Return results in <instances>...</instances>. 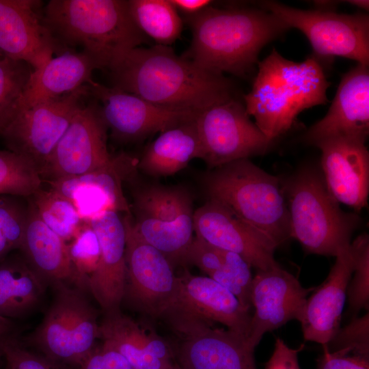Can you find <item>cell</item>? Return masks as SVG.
<instances>
[{
	"label": "cell",
	"mask_w": 369,
	"mask_h": 369,
	"mask_svg": "<svg viewBox=\"0 0 369 369\" xmlns=\"http://www.w3.org/2000/svg\"><path fill=\"white\" fill-rule=\"evenodd\" d=\"M108 71L112 87L172 111L198 114L233 98L223 74L198 67L169 46L133 49Z\"/></svg>",
	"instance_id": "6da1fadb"
},
{
	"label": "cell",
	"mask_w": 369,
	"mask_h": 369,
	"mask_svg": "<svg viewBox=\"0 0 369 369\" xmlns=\"http://www.w3.org/2000/svg\"><path fill=\"white\" fill-rule=\"evenodd\" d=\"M99 332L102 342L123 355L133 369H165L174 363V350L166 340L120 310L105 314Z\"/></svg>",
	"instance_id": "484cf974"
},
{
	"label": "cell",
	"mask_w": 369,
	"mask_h": 369,
	"mask_svg": "<svg viewBox=\"0 0 369 369\" xmlns=\"http://www.w3.org/2000/svg\"><path fill=\"white\" fill-rule=\"evenodd\" d=\"M133 227L174 266L185 263L194 238L193 200L179 186L148 185L134 193Z\"/></svg>",
	"instance_id": "ba28073f"
},
{
	"label": "cell",
	"mask_w": 369,
	"mask_h": 369,
	"mask_svg": "<svg viewBox=\"0 0 369 369\" xmlns=\"http://www.w3.org/2000/svg\"><path fill=\"white\" fill-rule=\"evenodd\" d=\"M368 132V66L357 64L344 75L327 114L307 131L305 140L314 146L336 137L366 142Z\"/></svg>",
	"instance_id": "ffe728a7"
},
{
	"label": "cell",
	"mask_w": 369,
	"mask_h": 369,
	"mask_svg": "<svg viewBox=\"0 0 369 369\" xmlns=\"http://www.w3.org/2000/svg\"><path fill=\"white\" fill-rule=\"evenodd\" d=\"M185 19L192 40L182 56L205 70L238 76L253 68L264 46L290 29L263 9L208 6Z\"/></svg>",
	"instance_id": "7a4b0ae2"
},
{
	"label": "cell",
	"mask_w": 369,
	"mask_h": 369,
	"mask_svg": "<svg viewBox=\"0 0 369 369\" xmlns=\"http://www.w3.org/2000/svg\"><path fill=\"white\" fill-rule=\"evenodd\" d=\"M47 286L23 257L0 261V314L12 320L24 316L40 302Z\"/></svg>",
	"instance_id": "f1b7e54d"
},
{
	"label": "cell",
	"mask_w": 369,
	"mask_h": 369,
	"mask_svg": "<svg viewBox=\"0 0 369 369\" xmlns=\"http://www.w3.org/2000/svg\"><path fill=\"white\" fill-rule=\"evenodd\" d=\"M176 10H179L186 16H192L201 12L212 3L209 0H169Z\"/></svg>",
	"instance_id": "7bdbcfd3"
},
{
	"label": "cell",
	"mask_w": 369,
	"mask_h": 369,
	"mask_svg": "<svg viewBox=\"0 0 369 369\" xmlns=\"http://www.w3.org/2000/svg\"><path fill=\"white\" fill-rule=\"evenodd\" d=\"M329 86L317 57L295 62L273 49L258 63L251 90L244 96L245 107L271 142L291 128L301 111L326 104Z\"/></svg>",
	"instance_id": "277c9868"
},
{
	"label": "cell",
	"mask_w": 369,
	"mask_h": 369,
	"mask_svg": "<svg viewBox=\"0 0 369 369\" xmlns=\"http://www.w3.org/2000/svg\"><path fill=\"white\" fill-rule=\"evenodd\" d=\"M27 63L0 57V135L20 109L22 96L33 70Z\"/></svg>",
	"instance_id": "d6a6232c"
},
{
	"label": "cell",
	"mask_w": 369,
	"mask_h": 369,
	"mask_svg": "<svg viewBox=\"0 0 369 369\" xmlns=\"http://www.w3.org/2000/svg\"><path fill=\"white\" fill-rule=\"evenodd\" d=\"M18 329L14 320L0 314V357L3 356L5 348L18 340Z\"/></svg>",
	"instance_id": "b9f144b4"
},
{
	"label": "cell",
	"mask_w": 369,
	"mask_h": 369,
	"mask_svg": "<svg viewBox=\"0 0 369 369\" xmlns=\"http://www.w3.org/2000/svg\"><path fill=\"white\" fill-rule=\"evenodd\" d=\"M3 357L6 369H71L42 354L29 351L20 343L19 340L5 348Z\"/></svg>",
	"instance_id": "74e56055"
},
{
	"label": "cell",
	"mask_w": 369,
	"mask_h": 369,
	"mask_svg": "<svg viewBox=\"0 0 369 369\" xmlns=\"http://www.w3.org/2000/svg\"><path fill=\"white\" fill-rule=\"evenodd\" d=\"M202 185L208 200L223 205L277 247L290 238L287 202L278 178L248 159L210 169Z\"/></svg>",
	"instance_id": "5b68a950"
},
{
	"label": "cell",
	"mask_w": 369,
	"mask_h": 369,
	"mask_svg": "<svg viewBox=\"0 0 369 369\" xmlns=\"http://www.w3.org/2000/svg\"><path fill=\"white\" fill-rule=\"evenodd\" d=\"M317 360L316 369H369V359L330 352L325 346Z\"/></svg>",
	"instance_id": "ab89813d"
},
{
	"label": "cell",
	"mask_w": 369,
	"mask_h": 369,
	"mask_svg": "<svg viewBox=\"0 0 369 369\" xmlns=\"http://www.w3.org/2000/svg\"><path fill=\"white\" fill-rule=\"evenodd\" d=\"M310 290L279 265L257 270L251 287V304L254 312L251 316L248 342L256 348L266 332L289 320H299Z\"/></svg>",
	"instance_id": "2e32d148"
},
{
	"label": "cell",
	"mask_w": 369,
	"mask_h": 369,
	"mask_svg": "<svg viewBox=\"0 0 369 369\" xmlns=\"http://www.w3.org/2000/svg\"><path fill=\"white\" fill-rule=\"evenodd\" d=\"M325 346L332 353L354 355L369 359L368 312L355 317L345 327L339 328Z\"/></svg>",
	"instance_id": "8d00e7d4"
},
{
	"label": "cell",
	"mask_w": 369,
	"mask_h": 369,
	"mask_svg": "<svg viewBox=\"0 0 369 369\" xmlns=\"http://www.w3.org/2000/svg\"><path fill=\"white\" fill-rule=\"evenodd\" d=\"M261 8L279 18L289 28L301 31L308 38L316 57L340 56L368 66V14L303 10L270 1L261 3Z\"/></svg>",
	"instance_id": "9c48e42d"
},
{
	"label": "cell",
	"mask_w": 369,
	"mask_h": 369,
	"mask_svg": "<svg viewBox=\"0 0 369 369\" xmlns=\"http://www.w3.org/2000/svg\"><path fill=\"white\" fill-rule=\"evenodd\" d=\"M165 369H183L178 364L173 363L169 367Z\"/></svg>",
	"instance_id": "bcb514c9"
},
{
	"label": "cell",
	"mask_w": 369,
	"mask_h": 369,
	"mask_svg": "<svg viewBox=\"0 0 369 369\" xmlns=\"http://www.w3.org/2000/svg\"><path fill=\"white\" fill-rule=\"evenodd\" d=\"M89 94L87 84L70 94L21 109L1 135L9 150L32 162L42 177L83 98Z\"/></svg>",
	"instance_id": "30bf717a"
},
{
	"label": "cell",
	"mask_w": 369,
	"mask_h": 369,
	"mask_svg": "<svg viewBox=\"0 0 369 369\" xmlns=\"http://www.w3.org/2000/svg\"><path fill=\"white\" fill-rule=\"evenodd\" d=\"M165 318L179 338L174 350L183 369H257L255 348L244 336L188 315Z\"/></svg>",
	"instance_id": "8fae6325"
},
{
	"label": "cell",
	"mask_w": 369,
	"mask_h": 369,
	"mask_svg": "<svg viewBox=\"0 0 369 369\" xmlns=\"http://www.w3.org/2000/svg\"><path fill=\"white\" fill-rule=\"evenodd\" d=\"M138 28L159 45L169 46L180 36L183 22L169 0H128Z\"/></svg>",
	"instance_id": "f546056e"
},
{
	"label": "cell",
	"mask_w": 369,
	"mask_h": 369,
	"mask_svg": "<svg viewBox=\"0 0 369 369\" xmlns=\"http://www.w3.org/2000/svg\"><path fill=\"white\" fill-rule=\"evenodd\" d=\"M302 348H292L281 338H276L273 353L264 369H300L298 353Z\"/></svg>",
	"instance_id": "60d3db41"
},
{
	"label": "cell",
	"mask_w": 369,
	"mask_h": 369,
	"mask_svg": "<svg viewBox=\"0 0 369 369\" xmlns=\"http://www.w3.org/2000/svg\"><path fill=\"white\" fill-rule=\"evenodd\" d=\"M23 257L46 286L63 284L84 291L83 282L70 259L68 243L39 217L31 202L19 249Z\"/></svg>",
	"instance_id": "d4e9b609"
},
{
	"label": "cell",
	"mask_w": 369,
	"mask_h": 369,
	"mask_svg": "<svg viewBox=\"0 0 369 369\" xmlns=\"http://www.w3.org/2000/svg\"><path fill=\"white\" fill-rule=\"evenodd\" d=\"M169 314L219 323L246 338L251 320L249 311L228 289L209 277L192 275L188 271L178 276L174 302L164 316Z\"/></svg>",
	"instance_id": "603a6c76"
},
{
	"label": "cell",
	"mask_w": 369,
	"mask_h": 369,
	"mask_svg": "<svg viewBox=\"0 0 369 369\" xmlns=\"http://www.w3.org/2000/svg\"><path fill=\"white\" fill-rule=\"evenodd\" d=\"M321 150L325 184L338 202L360 211L367 206L369 154L365 141L345 137L323 140Z\"/></svg>",
	"instance_id": "7402d4cb"
},
{
	"label": "cell",
	"mask_w": 369,
	"mask_h": 369,
	"mask_svg": "<svg viewBox=\"0 0 369 369\" xmlns=\"http://www.w3.org/2000/svg\"><path fill=\"white\" fill-rule=\"evenodd\" d=\"M195 125L200 159L210 169L262 154L271 143L234 98L198 113Z\"/></svg>",
	"instance_id": "7c38bea8"
},
{
	"label": "cell",
	"mask_w": 369,
	"mask_h": 369,
	"mask_svg": "<svg viewBox=\"0 0 369 369\" xmlns=\"http://www.w3.org/2000/svg\"><path fill=\"white\" fill-rule=\"evenodd\" d=\"M96 69H99L96 62L83 51L68 49L53 57L32 71L22 96L20 109L76 91L93 80L92 72Z\"/></svg>",
	"instance_id": "4316f807"
},
{
	"label": "cell",
	"mask_w": 369,
	"mask_h": 369,
	"mask_svg": "<svg viewBox=\"0 0 369 369\" xmlns=\"http://www.w3.org/2000/svg\"><path fill=\"white\" fill-rule=\"evenodd\" d=\"M195 118L161 133L147 146L137 167L151 176H168L184 169L192 159H200Z\"/></svg>",
	"instance_id": "83f0119b"
},
{
	"label": "cell",
	"mask_w": 369,
	"mask_h": 369,
	"mask_svg": "<svg viewBox=\"0 0 369 369\" xmlns=\"http://www.w3.org/2000/svg\"><path fill=\"white\" fill-rule=\"evenodd\" d=\"M42 178L27 158L10 150H0V197H31L42 189Z\"/></svg>",
	"instance_id": "1f68e13d"
},
{
	"label": "cell",
	"mask_w": 369,
	"mask_h": 369,
	"mask_svg": "<svg viewBox=\"0 0 369 369\" xmlns=\"http://www.w3.org/2000/svg\"><path fill=\"white\" fill-rule=\"evenodd\" d=\"M100 248L98 264L88 282V290L105 314L120 311L126 282V228L119 212L107 210L88 221Z\"/></svg>",
	"instance_id": "44dd1931"
},
{
	"label": "cell",
	"mask_w": 369,
	"mask_h": 369,
	"mask_svg": "<svg viewBox=\"0 0 369 369\" xmlns=\"http://www.w3.org/2000/svg\"><path fill=\"white\" fill-rule=\"evenodd\" d=\"M193 226L195 236L241 256L251 267L266 270L279 266L274 243L216 201L208 200L194 211Z\"/></svg>",
	"instance_id": "e0dca14e"
},
{
	"label": "cell",
	"mask_w": 369,
	"mask_h": 369,
	"mask_svg": "<svg viewBox=\"0 0 369 369\" xmlns=\"http://www.w3.org/2000/svg\"><path fill=\"white\" fill-rule=\"evenodd\" d=\"M42 19L59 46H81L99 69L148 40L126 0H51Z\"/></svg>",
	"instance_id": "3957f363"
},
{
	"label": "cell",
	"mask_w": 369,
	"mask_h": 369,
	"mask_svg": "<svg viewBox=\"0 0 369 369\" xmlns=\"http://www.w3.org/2000/svg\"><path fill=\"white\" fill-rule=\"evenodd\" d=\"M354 256L353 277L348 285L350 310L353 314L361 309L368 310L369 305V238L368 235H359L351 243Z\"/></svg>",
	"instance_id": "836d02e7"
},
{
	"label": "cell",
	"mask_w": 369,
	"mask_h": 369,
	"mask_svg": "<svg viewBox=\"0 0 369 369\" xmlns=\"http://www.w3.org/2000/svg\"><path fill=\"white\" fill-rule=\"evenodd\" d=\"M137 161L122 154L107 165L87 174L50 180L51 189L68 199L83 221L107 210L129 213L122 181Z\"/></svg>",
	"instance_id": "ac0fdd59"
},
{
	"label": "cell",
	"mask_w": 369,
	"mask_h": 369,
	"mask_svg": "<svg viewBox=\"0 0 369 369\" xmlns=\"http://www.w3.org/2000/svg\"><path fill=\"white\" fill-rule=\"evenodd\" d=\"M27 208L12 196L0 197V260L12 250L19 249L24 235Z\"/></svg>",
	"instance_id": "d590c367"
},
{
	"label": "cell",
	"mask_w": 369,
	"mask_h": 369,
	"mask_svg": "<svg viewBox=\"0 0 369 369\" xmlns=\"http://www.w3.org/2000/svg\"><path fill=\"white\" fill-rule=\"evenodd\" d=\"M31 197L42 221L66 242L70 241L83 224L74 204L51 189H40Z\"/></svg>",
	"instance_id": "4dcf8cb0"
},
{
	"label": "cell",
	"mask_w": 369,
	"mask_h": 369,
	"mask_svg": "<svg viewBox=\"0 0 369 369\" xmlns=\"http://www.w3.org/2000/svg\"><path fill=\"white\" fill-rule=\"evenodd\" d=\"M78 369H133L118 351L102 342L96 346Z\"/></svg>",
	"instance_id": "f35d334b"
},
{
	"label": "cell",
	"mask_w": 369,
	"mask_h": 369,
	"mask_svg": "<svg viewBox=\"0 0 369 369\" xmlns=\"http://www.w3.org/2000/svg\"><path fill=\"white\" fill-rule=\"evenodd\" d=\"M316 10L320 11L334 12L333 10L338 5V1H314Z\"/></svg>",
	"instance_id": "ee69618b"
},
{
	"label": "cell",
	"mask_w": 369,
	"mask_h": 369,
	"mask_svg": "<svg viewBox=\"0 0 369 369\" xmlns=\"http://www.w3.org/2000/svg\"><path fill=\"white\" fill-rule=\"evenodd\" d=\"M107 126L96 102L82 105L57 144L42 178L50 180L80 176L107 165Z\"/></svg>",
	"instance_id": "9a60e30c"
},
{
	"label": "cell",
	"mask_w": 369,
	"mask_h": 369,
	"mask_svg": "<svg viewBox=\"0 0 369 369\" xmlns=\"http://www.w3.org/2000/svg\"><path fill=\"white\" fill-rule=\"evenodd\" d=\"M126 228V282L124 297L154 317H163L171 309L178 290V276L170 261L143 241L128 217Z\"/></svg>",
	"instance_id": "4fadbf2b"
},
{
	"label": "cell",
	"mask_w": 369,
	"mask_h": 369,
	"mask_svg": "<svg viewBox=\"0 0 369 369\" xmlns=\"http://www.w3.org/2000/svg\"><path fill=\"white\" fill-rule=\"evenodd\" d=\"M53 288L52 303L31 340L42 355L78 368L100 338L96 311L79 288Z\"/></svg>",
	"instance_id": "52a82bcc"
},
{
	"label": "cell",
	"mask_w": 369,
	"mask_h": 369,
	"mask_svg": "<svg viewBox=\"0 0 369 369\" xmlns=\"http://www.w3.org/2000/svg\"><path fill=\"white\" fill-rule=\"evenodd\" d=\"M68 246L72 262L88 290L89 279L97 269L100 255L98 236L88 222L82 225Z\"/></svg>",
	"instance_id": "e575fe53"
},
{
	"label": "cell",
	"mask_w": 369,
	"mask_h": 369,
	"mask_svg": "<svg viewBox=\"0 0 369 369\" xmlns=\"http://www.w3.org/2000/svg\"><path fill=\"white\" fill-rule=\"evenodd\" d=\"M348 3L353 5L356 7H359L360 8L364 9L366 10H368V6H369V2L368 1L366 0H353V1H347Z\"/></svg>",
	"instance_id": "f6af8a7d"
},
{
	"label": "cell",
	"mask_w": 369,
	"mask_h": 369,
	"mask_svg": "<svg viewBox=\"0 0 369 369\" xmlns=\"http://www.w3.org/2000/svg\"><path fill=\"white\" fill-rule=\"evenodd\" d=\"M42 1L0 0V51L36 70L58 50L39 13Z\"/></svg>",
	"instance_id": "d6986e66"
},
{
	"label": "cell",
	"mask_w": 369,
	"mask_h": 369,
	"mask_svg": "<svg viewBox=\"0 0 369 369\" xmlns=\"http://www.w3.org/2000/svg\"><path fill=\"white\" fill-rule=\"evenodd\" d=\"M323 284L306 300L299 320L305 340L327 345L340 328L354 267L351 245L341 251Z\"/></svg>",
	"instance_id": "cb8c5ba5"
},
{
	"label": "cell",
	"mask_w": 369,
	"mask_h": 369,
	"mask_svg": "<svg viewBox=\"0 0 369 369\" xmlns=\"http://www.w3.org/2000/svg\"><path fill=\"white\" fill-rule=\"evenodd\" d=\"M100 116L111 135L122 141L141 139L193 120L197 113L176 111L94 80L87 84Z\"/></svg>",
	"instance_id": "5bb4252c"
},
{
	"label": "cell",
	"mask_w": 369,
	"mask_h": 369,
	"mask_svg": "<svg viewBox=\"0 0 369 369\" xmlns=\"http://www.w3.org/2000/svg\"><path fill=\"white\" fill-rule=\"evenodd\" d=\"M290 238L309 253L336 256L351 245L357 216L344 213L314 172L303 170L283 189Z\"/></svg>",
	"instance_id": "8992f818"
}]
</instances>
